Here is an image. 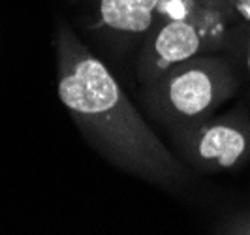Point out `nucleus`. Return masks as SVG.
Wrapping results in <instances>:
<instances>
[{
    "label": "nucleus",
    "instance_id": "423d86ee",
    "mask_svg": "<svg viewBox=\"0 0 250 235\" xmlns=\"http://www.w3.org/2000/svg\"><path fill=\"white\" fill-rule=\"evenodd\" d=\"M224 55L233 61L239 74H245L250 79V23L235 19L228 34Z\"/></svg>",
    "mask_w": 250,
    "mask_h": 235
},
{
    "label": "nucleus",
    "instance_id": "f03ea898",
    "mask_svg": "<svg viewBox=\"0 0 250 235\" xmlns=\"http://www.w3.org/2000/svg\"><path fill=\"white\" fill-rule=\"evenodd\" d=\"M235 17L228 0H162L156 21L139 43L136 77L154 85L177 64L207 53H224Z\"/></svg>",
    "mask_w": 250,
    "mask_h": 235
},
{
    "label": "nucleus",
    "instance_id": "6e6552de",
    "mask_svg": "<svg viewBox=\"0 0 250 235\" xmlns=\"http://www.w3.org/2000/svg\"><path fill=\"white\" fill-rule=\"evenodd\" d=\"M228 234H250V218L247 220H239V222H231L229 226H226Z\"/></svg>",
    "mask_w": 250,
    "mask_h": 235
},
{
    "label": "nucleus",
    "instance_id": "39448f33",
    "mask_svg": "<svg viewBox=\"0 0 250 235\" xmlns=\"http://www.w3.org/2000/svg\"><path fill=\"white\" fill-rule=\"evenodd\" d=\"M162 0H81L85 26L113 45H132L141 40L156 21Z\"/></svg>",
    "mask_w": 250,
    "mask_h": 235
},
{
    "label": "nucleus",
    "instance_id": "0eeeda50",
    "mask_svg": "<svg viewBox=\"0 0 250 235\" xmlns=\"http://www.w3.org/2000/svg\"><path fill=\"white\" fill-rule=\"evenodd\" d=\"M228 6L235 19L250 23V0H228Z\"/></svg>",
    "mask_w": 250,
    "mask_h": 235
},
{
    "label": "nucleus",
    "instance_id": "7ed1b4c3",
    "mask_svg": "<svg viewBox=\"0 0 250 235\" xmlns=\"http://www.w3.org/2000/svg\"><path fill=\"white\" fill-rule=\"evenodd\" d=\"M237 66L224 53H207L177 64L143 88L152 115L171 134L211 119L239 90Z\"/></svg>",
    "mask_w": 250,
    "mask_h": 235
},
{
    "label": "nucleus",
    "instance_id": "20e7f679",
    "mask_svg": "<svg viewBox=\"0 0 250 235\" xmlns=\"http://www.w3.org/2000/svg\"><path fill=\"white\" fill-rule=\"evenodd\" d=\"M183 162L203 173H222L250 160V115L233 109L171 134Z\"/></svg>",
    "mask_w": 250,
    "mask_h": 235
},
{
    "label": "nucleus",
    "instance_id": "f257e3e1",
    "mask_svg": "<svg viewBox=\"0 0 250 235\" xmlns=\"http://www.w3.org/2000/svg\"><path fill=\"white\" fill-rule=\"evenodd\" d=\"M55 53L59 98L104 158L154 185L183 186L190 181L187 164L164 145L111 70L64 21L57 25Z\"/></svg>",
    "mask_w": 250,
    "mask_h": 235
}]
</instances>
